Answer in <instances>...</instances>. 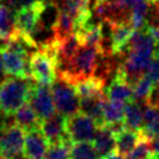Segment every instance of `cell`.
Instances as JSON below:
<instances>
[{
    "label": "cell",
    "mask_w": 159,
    "mask_h": 159,
    "mask_svg": "<svg viewBox=\"0 0 159 159\" xmlns=\"http://www.w3.org/2000/svg\"><path fill=\"white\" fill-rule=\"evenodd\" d=\"M35 82L33 80L6 77L0 82V114L13 116L22 105L30 102Z\"/></svg>",
    "instance_id": "6da1fadb"
},
{
    "label": "cell",
    "mask_w": 159,
    "mask_h": 159,
    "mask_svg": "<svg viewBox=\"0 0 159 159\" xmlns=\"http://www.w3.org/2000/svg\"><path fill=\"white\" fill-rule=\"evenodd\" d=\"M53 101L57 114L63 117H69L80 111V98L73 84L63 80L56 79L50 85Z\"/></svg>",
    "instance_id": "7a4b0ae2"
},
{
    "label": "cell",
    "mask_w": 159,
    "mask_h": 159,
    "mask_svg": "<svg viewBox=\"0 0 159 159\" xmlns=\"http://www.w3.org/2000/svg\"><path fill=\"white\" fill-rule=\"evenodd\" d=\"M49 0H35L14 11L15 30L27 36H32L40 24L41 14ZM52 1V0H50Z\"/></svg>",
    "instance_id": "3957f363"
},
{
    "label": "cell",
    "mask_w": 159,
    "mask_h": 159,
    "mask_svg": "<svg viewBox=\"0 0 159 159\" xmlns=\"http://www.w3.org/2000/svg\"><path fill=\"white\" fill-rule=\"evenodd\" d=\"M97 128L98 126L94 119L81 111L69 117H66L67 137L70 139L71 143L93 140Z\"/></svg>",
    "instance_id": "277c9868"
},
{
    "label": "cell",
    "mask_w": 159,
    "mask_h": 159,
    "mask_svg": "<svg viewBox=\"0 0 159 159\" xmlns=\"http://www.w3.org/2000/svg\"><path fill=\"white\" fill-rule=\"evenodd\" d=\"M30 73L32 80L39 84L52 85L57 79L55 63L42 52H33L30 56Z\"/></svg>",
    "instance_id": "5b68a950"
},
{
    "label": "cell",
    "mask_w": 159,
    "mask_h": 159,
    "mask_svg": "<svg viewBox=\"0 0 159 159\" xmlns=\"http://www.w3.org/2000/svg\"><path fill=\"white\" fill-rule=\"evenodd\" d=\"M25 130L15 123L0 131V156L12 159L22 153L25 142Z\"/></svg>",
    "instance_id": "8992f818"
},
{
    "label": "cell",
    "mask_w": 159,
    "mask_h": 159,
    "mask_svg": "<svg viewBox=\"0 0 159 159\" xmlns=\"http://www.w3.org/2000/svg\"><path fill=\"white\" fill-rule=\"evenodd\" d=\"M109 27V55H117L125 52L136 30L129 21L104 22Z\"/></svg>",
    "instance_id": "52a82bcc"
},
{
    "label": "cell",
    "mask_w": 159,
    "mask_h": 159,
    "mask_svg": "<svg viewBox=\"0 0 159 159\" xmlns=\"http://www.w3.org/2000/svg\"><path fill=\"white\" fill-rule=\"evenodd\" d=\"M30 103L33 107L40 120L48 119L56 114L50 85L39 84L35 82L30 95Z\"/></svg>",
    "instance_id": "ba28073f"
},
{
    "label": "cell",
    "mask_w": 159,
    "mask_h": 159,
    "mask_svg": "<svg viewBox=\"0 0 159 159\" xmlns=\"http://www.w3.org/2000/svg\"><path fill=\"white\" fill-rule=\"evenodd\" d=\"M0 50L4 60L6 75H11L21 80H32L28 65V55L15 53L6 49L2 46H0Z\"/></svg>",
    "instance_id": "9c48e42d"
},
{
    "label": "cell",
    "mask_w": 159,
    "mask_h": 159,
    "mask_svg": "<svg viewBox=\"0 0 159 159\" xmlns=\"http://www.w3.org/2000/svg\"><path fill=\"white\" fill-rule=\"evenodd\" d=\"M107 98L117 103H130L134 101V87L128 82L123 73L117 67L116 73L109 87L105 89Z\"/></svg>",
    "instance_id": "30bf717a"
},
{
    "label": "cell",
    "mask_w": 159,
    "mask_h": 159,
    "mask_svg": "<svg viewBox=\"0 0 159 159\" xmlns=\"http://www.w3.org/2000/svg\"><path fill=\"white\" fill-rule=\"evenodd\" d=\"M49 143L39 128L26 131L22 154L27 159H45L49 150Z\"/></svg>",
    "instance_id": "8fae6325"
},
{
    "label": "cell",
    "mask_w": 159,
    "mask_h": 159,
    "mask_svg": "<svg viewBox=\"0 0 159 159\" xmlns=\"http://www.w3.org/2000/svg\"><path fill=\"white\" fill-rule=\"evenodd\" d=\"M75 34L77 35L81 46L96 48V49L102 50L105 55H108L104 48V27H103V22L93 24L90 21L88 25H85L81 30L75 32Z\"/></svg>",
    "instance_id": "7c38bea8"
},
{
    "label": "cell",
    "mask_w": 159,
    "mask_h": 159,
    "mask_svg": "<svg viewBox=\"0 0 159 159\" xmlns=\"http://www.w3.org/2000/svg\"><path fill=\"white\" fill-rule=\"evenodd\" d=\"M39 129L41 134L45 136V138L48 140L49 145L56 144L68 138L66 130V117L60 114H55L50 118L41 120Z\"/></svg>",
    "instance_id": "4fadbf2b"
},
{
    "label": "cell",
    "mask_w": 159,
    "mask_h": 159,
    "mask_svg": "<svg viewBox=\"0 0 159 159\" xmlns=\"http://www.w3.org/2000/svg\"><path fill=\"white\" fill-rule=\"evenodd\" d=\"M143 126L140 134L144 138L152 140L159 138V104L149 101L143 104Z\"/></svg>",
    "instance_id": "5bb4252c"
},
{
    "label": "cell",
    "mask_w": 159,
    "mask_h": 159,
    "mask_svg": "<svg viewBox=\"0 0 159 159\" xmlns=\"http://www.w3.org/2000/svg\"><path fill=\"white\" fill-rule=\"evenodd\" d=\"M93 145L102 159L116 152V136L114 131L107 125L97 128L93 138Z\"/></svg>",
    "instance_id": "9a60e30c"
},
{
    "label": "cell",
    "mask_w": 159,
    "mask_h": 159,
    "mask_svg": "<svg viewBox=\"0 0 159 159\" xmlns=\"http://www.w3.org/2000/svg\"><path fill=\"white\" fill-rule=\"evenodd\" d=\"M116 136V152L120 156L128 157L134 150L142 138L140 131H134L126 126L120 128L115 132Z\"/></svg>",
    "instance_id": "2e32d148"
},
{
    "label": "cell",
    "mask_w": 159,
    "mask_h": 159,
    "mask_svg": "<svg viewBox=\"0 0 159 159\" xmlns=\"http://www.w3.org/2000/svg\"><path fill=\"white\" fill-rule=\"evenodd\" d=\"M104 83L105 80L101 79L98 76H93V77L77 82L74 85V88L80 99L89 98V97H96V96L104 95Z\"/></svg>",
    "instance_id": "e0dca14e"
},
{
    "label": "cell",
    "mask_w": 159,
    "mask_h": 159,
    "mask_svg": "<svg viewBox=\"0 0 159 159\" xmlns=\"http://www.w3.org/2000/svg\"><path fill=\"white\" fill-rule=\"evenodd\" d=\"M75 19L73 15L62 8H57V16L52 27L53 38L56 40H63L67 36L74 34Z\"/></svg>",
    "instance_id": "ac0fdd59"
},
{
    "label": "cell",
    "mask_w": 159,
    "mask_h": 159,
    "mask_svg": "<svg viewBox=\"0 0 159 159\" xmlns=\"http://www.w3.org/2000/svg\"><path fill=\"white\" fill-rule=\"evenodd\" d=\"M125 104L112 102L107 98L103 104V123L107 126L124 125Z\"/></svg>",
    "instance_id": "d6986e66"
},
{
    "label": "cell",
    "mask_w": 159,
    "mask_h": 159,
    "mask_svg": "<svg viewBox=\"0 0 159 159\" xmlns=\"http://www.w3.org/2000/svg\"><path fill=\"white\" fill-rule=\"evenodd\" d=\"M13 116H14L15 124L19 125L20 128H22L25 131H30V130L39 128L40 119L30 102L25 103Z\"/></svg>",
    "instance_id": "ffe728a7"
},
{
    "label": "cell",
    "mask_w": 159,
    "mask_h": 159,
    "mask_svg": "<svg viewBox=\"0 0 159 159\" xmlns=\"http://www.w3.org/2000/svg\"><path fill=\"white\" fill-rule=\"evenodd\" d=\"M156 88L157 87L146 75H142L134 84V102H137L140 105L149 102Z\"/></svg>",
    "instance_id": "44dd1931"
},
{
    "label": "cell",
    "mask_w": 159,
    "mask_h": 159,
    "mask_svg": "<svg viewBox=\"0 0 159 159\" xmlns=\"http://www.w3.org/2000/svg\"><path fill=\"white\" fill-rule=\"evenodd\" d=\"M124 126L134 131H140L143 126V108L137 102H130L125 104Z\"/></svg>",
    "instance_id": "7402d4cb"
},
{
    "label": "cell",
    "mask_w": 159,
    "mask_h": 159,
    "mask_svg": "<svg viewBox=\"0 0 159 159\" xmlns=\"http://www.w3.org/2000/svg\"><path fill=\"white\" fill-rule=\"evenodd\" d=\"M150 8H151V2L149 0H144L134 6V8H131L129 13V22L134 30H143L146 26Z\"/></svg>",
    "instance_id": "603a6c76"
},
{
    "label": "cell",
    "mask_w": 159,
    "mask_h": 159,
    "mask_svg": "<svg viewBox=\"0 0 159 159\" xmlns=\"http://www.w3.org/2000/svg\"><path fill=\"white\" fill-rule=\"evenodd\" d=\"M15 30L14 11L7 5L0 4V40L6 42Z\"/></svg>",
    "instance_id": "cb8c5ba5"
},
{
    "label": "cell",
    "mask_w": 159,
    "mask_h": 159,
    "mask_svg": "<svg viewBox=\"0 0 159 159\" xmlns=\"http://www.w3.org/2000/svg\"><path fill=\"white\" fill-rule=\"evenodd\" d=\"M68 159H102L90 142L73 143Z\"/></svg>",
    "instance_id": "d4e9b609"
},
{
    "label": "cell",
    "mask_w": 159,
    "mask_h": 159,
    "mask_svg": "<svg viewBox=\"0 0 159 159\" xmlns=\"http://www.w3.org/2000/svg\"><path fill=\"white\" fill-rule=\"evenodd\" d=\"M71 145L73 143L70 142L69 138H66L62 142L50 145L45 159H68Z\"/></svg>",
    "instance_id": "484cf974"
},
{
    "label": "cell",
    "mask_w": 159,
    "mask_h": 159,
    "mask_svg": "<svg viewBox=\"0 0 159 159\" xmlns=\"http://www.w3.org/2000/svg\"><path fill=\"white\" fill-rule=\"evenodd\" d=\"M152 156H153V153H152L151 140L144 138L142 136V138H140L139 143L137 144V146L134 148V150L128 157L130 159H151Z\"/></svg>",
    "instance_id": "4316f807"
},
{
    "label": "cell",
    "mask_w": 159,
    "mask_h": 159,
    "mask_svg": "<svg viewBox=\"0 0 159 159\" xmlns=\"http://www.w3.org/2000/svg\"><path fill=\"white\" fill-rule=\"evenodd\" d=\"M145 75L149 77L154 85L158 88L159 87V59L153 57V60L151 61V63L148 66V68L145 70Z\"/></svg>",
    "instance_id": "83f0119b"
},
{
    "label": "cell",
    "mask_w": 159,
    "mask_h": 159,
    "mask_svg": "<svg viewBox=\"0 0 159 159\" xmlns=\"http://www.w3.org/2000/svg\"><path fill=\"white\" fill-rule=\"evenodd\" d=\"M142 1H144V0H118L120 7L124 11H126V12H129V13L131 8H134V6L138 5L139 2H142Z\"/></svg>",
    "instance_id": "f1b7e54d"
},
{
    "label": "cell",
    "mask_w": 159,
    "mask_h": 159,
    "mask_svg": "<svg viewBox=\"0 0 159 159\" xmlns=\"http://www.w3.org/2000/svg\"><path fill=\"white\" fill-rule=\"evenodd\" d=\"M5 66H4V60H2V55H1V50H0V80H5L6 77Z\"/></svg>",
    "instance_id": "f546056e"
},
{
    "label": "cell",
    "mask_w": 159,
    "mask_h": 159,
    "mask_svg": "<svg viewBox=\"0 0 159 159\" xmlns=\"http://www.w3.org/2000/svg\"><path fill=\"white\" fill-rule=\"evenodd\" d=\"M103 159H130V158H129V157H125V156H120V154L114 152V153L108 154V156H107V157H104Z\"/></svg>",
    "instance_id": "4dcf8cb0"
},
{
    "label": "cell",
    "mask_w": 159,
    "mask_h": 159,
    "mask_svg": "<svg viewBox=\"0 0 159 159\" xmlns=\"http://www.w3.org/2000/svg\"><path fill=\"white\" fill-rule=\"evenodd\" d=\"M154 57L159 59V41L156 42V48H154Z\"/></svg>",
    "instance_id": "1f68e13d"
},
{
    "label": "cell",
    "mask_w": 159,
    "mask_h": 159,
    "mask_svg": "<svg viewBox=\"0 0 159 159\" xmlns=\"http://www.w3.org/2000/svg\"><path fill=\"white\" fill-rule=\"evenodd\" d=\"M12 159H27V158H26V157L24 156V154L21 153V154H18V156H15V157H13Z\"/></svg>",
    "instance_id": "d6a6232c"
},
{
    "label": "cell",
    "mask_w": 159,
    "mask_h": 159,
    "mask_svg": "<svg viewBox=\"0 0 159 159\" xmlns=\"http://www.w3.org/2000/svg\"><path fill=\"white\" fill-rule=\"evenodd\" d=\"M4 118H5V115L0 114V128H1V124H2V122H4Z\"/></svg>",
    "instance_id": "836d02e7"
},
{
    "label": "cell",
    "mask_w": 159,
    "mask_h": 159,
    "mask_svg": "<svg viewBox=\"0 0 159 159\" xmlns=\"http://www.w3.org/2000/svg\"><path fill=\"white\" fill-rule=\"evenodd\" d=\"M149 1L152 4H159V0H149Z\"/></svg>",
    "instance_id": "e575fe53"
},
{
    "label": "cell",
    "mask_w": 159,
    "mask_h": 159,
    "mask_svg": "<svg viewBox=\"0 0 159 159\" xmlns=\"http://www.w3.org/2000/svg\"><path fill=\"white\" fill-rule=\"evenodd\" d=\"M151 159H158V158H157V157H154V156H152V157H151Z\"/></svg>",
    "instance_id": "d590c367"
},
{
    "label": "cell",
    "mask_w": 159,
    "mask_h": 159,
    "mask_svg": "<svg viewBox=\"0 0 159 159\" xmlns=\"http://www.w3.org/2000/svg\"><path fill=\"white\" fill-rule=\"evenodd\" d=\"M0 159H7V158H5V157H2V156H0Z\"/></svg>",
    "instance_id": "8d00e7d4"
},
{
    "label": "cell",
    "mask_w": 159,
    "mask_h": 159,
    "mask_svg": "<svg viewBox=\"0 0 159 159\" xmlns=\"http://www.w3.org/2000/svg\"><path fill=\"white\" fill-rule=\"evenodd\" d=\"M154 157H157V158H158V159H159V156H154Z\"/></svg>",
    "instance_id": "74e56055"
},
{
    "label": "cell",
    "mask_w": 159,
    "mask_h": 159,
    "mask_svg": "<svg viewBox=\"0 0 159 159\" xmlns=\"http://www.w3.org/2000/svg\"><path fill=\"white\" fill-rule=\"evenodd\" d=\"M0 1H1V0H0Z\"/></svg>",
    "instance_id": "f35d334b"
}]
</instances>
